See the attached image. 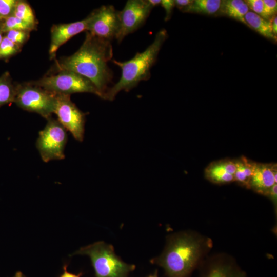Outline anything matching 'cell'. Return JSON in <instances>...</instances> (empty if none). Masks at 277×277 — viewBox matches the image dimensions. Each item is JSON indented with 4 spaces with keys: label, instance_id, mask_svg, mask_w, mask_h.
Returning <instances> with one entry per match:
<instances>
[{
    "label": "cell",
    "instance_id": "cell-1",
    "mask_svg": "<svg viewBox=\"0 0 277 277\" xmlns=\"http://www.w3.org/2000/svg\"><path fill=\"white\" fill-rule=\"evenodd\" d=\"M113 56L110 41L96 37L86 31L85 40L72 55L56 61L55 71L66 70L89 80L104 99L112 73L107 65Z\"/></svg>",
    "mask_w": 277,
    "mask_h": 277
},
{
    "label": "cell",
    "instance_id": "cell-2",
    "mask_svg": "<svg viewBox=\"0 0 277 277\" xmlns=\"http://www.w3.org/2000/svg\"><path fill=\"white\" fill-rule=\"evenodd\" d=\"M205 242L192 234H174L168 239L163 253L150 262L162 267L167 277H189L201 261Z\"/></svg>",
    "mask_w": 277,
    "mask_h": 277
},
{
    "label": "cell",
    "instance_id": "cell-3",
    "mask_svg": "<svg viewBox=\"0 0 277 277\" xmlns=\"http://www.w3.org/2000/svg\"><path fill=\"white\" fill-rule=\"evenodd\" d=\"M168 37L167 31L162 29L156 34L154 41L142 52H137L132 58L125 62L113 60L120 67L121 76L118 82L108 88L104 99L112 101L121 90L128 91L142 81L150 77V69L155 62L163 44Z\"/></svg>",
    "mask_w": 277,
    "mask_h": 277
},
{
    "label": "cell",
    "instance_id": "cell-4",
    "mask_svg": "<svg viewBox=\"0 0 277 277\" xmlns=\"http://www.w3.org/2000/svg\"><path fill=\"white\" fill-rule=\"evenodd\" d=\"M73 254L90 258L95 277H129L136 268L135 265L123 261L115 253L113 246L103 241L83 247Z\"/></svg>",
    "mask_w": 277,
    "mask_h": 277
},
{
    "label": "cell",
    "instance_id": "cell-5",
    "mask_svg": "<svg viewBox=\"0 0 277 277\" xmlns=\"http://www.w3.org/2000/svg\"><path fill=\"white\" fill-rule=\"evenodd\" d=\"M30 82L54 94L70 95L75 93H91L101 97L94 85L88 78L71 71L62 70Z\"/></svg>",
    "mask_w": 277,
    "mask_h": 277
},
{
    "label": "cell",
    "instance_id": "cell-6",
    "mask_svg": "<svg viewBox=\"0 0 277 277\" xmlns=\"http://www.w3.org/2000/svg\"><path fill=\"white\" fill-rule=\"evenodd\" d=\"M14 103L22 109L36 113L47 120L54 113L56 94L29 82L17 84Z\"/></svg>",
    "mask_w": 277,
    "mask_h": 277
},
{
    "label": "cell",
    "instance_id": "cell-7",
    "mask_svg": "<svg viewBox=\"0 0 277 277\" xmlns=\"http://www.w3.org/2000/svg\"><path fill=\"white\" fill-rule=\"evenodd\" d=\"M66 131L57 120L52 117L47 120L36 142V148L44 162L64 159V150L67 141Z\"/></svg>",
    "mask_w": 277,
    "mask_h": 277
},
{
    "label": "cell",
    "instance_id": "cell-8",
    "mask_svg": "<svg viewBox=\"0 0 277 277\" xmlns=\"http://www.w3.org/2000/svg\"><path fill=\"white\" fill-rule=\"evenodd\" d=\"M56 94L54 113L57 121L69 131L73 137L83 141L85 132V114L81 111L70 98V95Z\"/></svg>",
    "mask_w": 277,
    "mask_h": 277
},
{
    "label": "cell",
    "instance_id": "cell-9",
    "mask_svg": "<svg viewBox=\"0 0 277 277\" xmlns=\"http://www.w3.org/2000/svg\"><path fill=\"white\" fill-rule=\"evenodd\" d=\"M152 9L146 0H129L123 9L118 11L119 28L115 36L117 42L141 27Z\"/></svg>",
    "mask_w": 277,
    "mask_h": 277
},
{
    "label": "cell",
    "instance_id": "cell-10",
    "mask_svg": "<svg viewBox=\"0 0 277 277\" xmlns=\"http://www.w3.org/2000/svg\"><path fill=\"white\" fill-rule=\"evenodd\" d=\"M87 31L98 38L111 41L119 28L118 11L111 5L103 6L90 14Z\"/></svg>",
    "mask_w": 277,
    "mask_h": 277
},
{
    "label": "cell",
    "instance_id": "cell-11",
    "mask_svg": "<svg viewBox=\"0 0 277 277\" xmlns=\"http://www.w3.org/2000/svg\"><path fill=\"white\" fill-rule=\"evenodd\" d=\"M89 15L83 20L73 23L53 25L51 28V42L49 49L50 59L54 58L58 48L73 36L87 31Z\"/></svg>",
    "mask_w": 277,
    "mask_h": 277
},
{
    "label": "cell",
    "instance_id": "cell-12",
    "mask_svg": "<svg viewBox=\"0 0 277 277\" xmlns=\"http://www.w3.org/2000/svg\"><path fill=\"white\" fill-rule=\"evenodd\" d=\"M276 163H257L249 183V189L266 195L271 187L276 184Z\"/></svg>",
    "mask_w": 277,
    "mask_h": 277
},
{
    "label": "cell",
    "instance_id": "cell-13",
    "mask_svg": "<svg viewBox=\"0 0 277 277\" xmlns=\"http://www.w3.org/2000/svg\"><path fill=\"white\" fill-rule=\"evenodd\" d=\"M236 170L235 159H223L211 162L206 167L205 176L216 184H226L234 182Z\"/></svg>",
    "mask_w": 277,
    "mask_h": 277
},
{
    "label": "cell",
    "instance_id": "cell-14",
    "mask_svg": "<svg viewBox=\"0 0 277 277\" xmlns=\"http://www.w3.org/2000/svg\"><path fill=\"white\" fill-rule=\"evenodd\" d=\"M201 277H247L246 273L234 263L218 259L204 266Z\"/></svg>",
    "mask_w": 277,
    "mask_h": 277
},
{
    "label": "cell",
    "instance_id": "cell-15",
    "mask_svg": "<svg viewBox=\"0 0 277 277\" xmlns=\"http://www.w3.org/2000/svg\"><path fill=\"white\" fill-rule=\"evenodd\" d=\"M235 160L236 170L234 174V182L247 188H249L250 181L257 162L244 156H241Z\"/></svg>",
    "mask_w": 277,
    "mask_h": 277
},
{
    "label": "cell",
    "instance_id": "cell-16",
    "mask_svg": "<svg viewBox=\"0 0 277 277\" xmlns=\"http://www.w3.org/2000/svg\"><path fill=\"white\" fill-rule=\"evenodd\" d=\"M219 14L227 16L246 24L244 17L249 11L245 2L242 0L222 1Z\"/></svg>",
    "mask_w": 277,
    "mask_h": 277
},
{
    "label": "cell",
    "instance_id": "cell-17",
    "mask_svg": "<svg viewBox=\"0 0 277 277\" xmlns=\"http://www.w3.org/2000/svg\"><path fill=\"white\" fill-rule=\"evenodd\" d=\"M244 20L248 25L262 36L276 41L272 31L271 21L267 20L252 11H248L245 15Z\"/></svg>",
    "mask_w": 277,
    "mask_h": 277
},
{
    "label": "cell",
    "instance_id": "cell-18",
    "mask_svg": "<svg viewBox=\"0 0 277 277\" xmlns=\"http://www.w3.org/2000/svg\"><path fill=\"white\" fill-rule=\"evenodd\" d=\"M17 84L13 82L10 73L6 71L0 76V108L4 105L14 102Z\"/></svg>",
    "mask_w": 277,
    "mask_h": 277
},
{
    "label": "cell",
    "instance_id": "cell-19",
    "mask_svg": "<svg viewBox=\"0 0 277 277\" xmlns=\"http://www.w3.org/2000/svg\"><path fill=\"white\" fill-rule=\"evenodd\" d=\"M222 1L195 0L181 11L184 12L213 15L218 12Z\"/></svg>",
    "mask_w": 277,
    "mask_h": 277
},
{
    "label": "cell",
    "instance_id": "cell-20",
    "mask_svg": "<svg viewBox=\"0 0 277 277\" xmlns=\"http://www.w3.org/2000/svg\"><path fill=\"white\" fill-rule=\"evenodd\" d=\"M4 33L12 30H26L31 32L36 29L37 26L27 23L14 15L2 19L1 22Z\"/></svg>",
    "mask_w": 277,
    "mask_h": 277
},
{
    "label": "cell",
    "instance_id": "cell-21",
    "mask_svg": "<svg viewBox=\"0 0 277 277\" xmlns=\"http://www.w3.org/2000/svg\"><path fill=\"white\" fill-rule=\"evenodd\" d=\"M13 15L30 24L36 26L38 24L33 10L27 1L18 0Z\"/></svg>",
    "mask_w": 277,
    "mask_h": 277
},
{
    "label": "cell",
    "instance_id": "cell-22",
    "mask_svg": "<svg viewBox=\"0 0 277 277\" xmlns=\"http://www.w3.org/2000/svg\"><path fill=\"white\" fill-rule=\"evenodd\" d=\"M21 48L4 35L0 43V60H7L9 59L19 52Z\"/></svg>",
    "mask_w": 277,
    "mask_h": 277
},
{
    "label": "cell",
    "instance_id": "cell-23",
    "mask_svg": "<svg viewBox=\"0 0 277 277\" xmlns=\"http://www.w3.org/2000/svg\"><path fill=\"white\" fill-rule=\"evenodd\" d=\"M30 31L26 30H12L4 33V36L21 48L30 37Z\"/></svg>",
    "mask_w": 277,
    "mask_h": 277
},
{
    "label": "cell",
    "instance_id": "cell-24",
    "mask_svg": "<svg viewBox=\"0 0 277 277\" xmlns=\"http://www.w3.org/2000/svg\"><path fill=\"white\" fill-rule=\"evenodd\" d=\"M18 0H0V18H7L14 15Z\"/></svg>",
    "mask_w": 277,
    "mask_h": 277
},
{
    "label": "cell",
    "instance_id": "cell-25",
    "mask_svg": "<svg viewBox=\"0 0 277 277\" xmlns=\"http://www.w3.org/2000/svg\"><path fill=\"white\" fill-rule=\"evenodd\" d=\"M244 2L252 12L266 19L263 0H247Z\"/></svg>",
    "mask_w": 277,
    "mask_h": 277
},
{
    "label": "cell",
    "instance_id": "cell-26",
    "mask_svg": "<svg viewBox=\"0 0 277 277\" xmlns=\"http://www.w3.org/2000/svg\"><path fill=\"white\" fill-rule=\"evenodd\" d=\"M266 19L271 21L277 11V1L275 0H263Z\"/></svg>",
    "mask_w": 277,
    "mask_h": 277
},
{
    "label": "cell",
    "instance_id": "cell-27",
    "mask_svg": "<svg viewBox=\"0 0 277 277\" xmlns=\"http://www.w3.org/2000/svg\"><path fill=\"white\" fill-rule=\"evenodd\" d=\"M161 5L164 9L166 12L165 20L168 21L172 15L173 9L175 7L174 1L173 0H162Z\"/></svg>",
    "mask_w": 277,
    "mask_h": 277
},
{
    "label": "cell",
    "instance_id": "cell-28",
    "mask_svg": "<svg viewBox=\"0 0 277 277\" xmlns=\"http://www.w3.org/2000/svg\"><path fill=\"white\" fill-rule=\"evenodd\" d=\"M266 195L270 197L274 204L276 205V184L271 187Z\"/></svg>",
    "mask_w": 277,
    "mask_h": 277
},
{
    "label": "cell",
    "instance_id": "cell-29",
    "mask_svg": "<svg viewBox=\"0 0 277 277\" xmlns=\"http://www.w3.org/2000/svg\"><path fill=\"white\" fill-rule=\"evenodd\" d=\"M193 2L192 0H175L174 1L175 6L180 10L190 5Z\"/></svg>",
    "mask_w": 277,
    "mask_h": 277
},
{
    "label": "cell",
    "instance_id": "cell-30",
    "mask_svg": "<svg viewBox=\"0 0 277 277\" xmlns=\"http://www.w3.org/2000/svg\"><path fill=\"white\" fill-rule=\"evenodd\" d=\"M64 271L63 273L60 276V277H80L81 273L78 274H75L73 273H70L67 271L66 266L64 267Z\"/></svg>",
    "mask_w": 277,
    "mask_h": 277
},
{
    "label": "cell",
    "instance_id": "cell-31",
    "mask_svg": "<svg viewBox=\"0 0 277 277\" xmlns=\"http://www.w3.org/2000/svg\"><path fill=\"white\" fill-rule=\"evenodd\" d=\"M149 6L153 9L154 7L157 6L161 3V0H146Z\"/></svg>",
    "mask_w": 277,
    "mask_h": 277
},
{
    "label": "cell",
    "instance_id": "cell-32",
    "mask_svg": "<svg viewBox=\"0 0 277 277\" xmlns=\"http://www.w3.org/2000/svg\"><path fill=\"white\" fill-rule=\"evenodd\" d=\"M272 23V31L273 34L276 36L277 34V18L276 17H274L272 21H271Z\"/></svg>",
    "mask_w": 277,
    "mask_h": 277
},
{
    "label": "cell",
    "instance_id": "cell-33",
    "mask_svg": "<svg viewBox=\"0 0 277 277\" xmlns=\"http://www.w3.org/2000/svg\"><path fill=\"white\" fill-rule=\"evenodd\" d=\"M1 22H0V43H1L3 38L4 37V33H3V32L2 31V30Z\"/></svg>",
    "mask_w": 277,
    "mask_h": 277
},
{
    "label": "cell",
    "instance_id": "cell-34",
    "mask_svg": "<svg viewBox=\"0 0 277 277\" xmlns=\"http://www.w3.org/2000/svg\"><path fill=\"white\" fill-rule=\"evenodd\" d=\"M147 277H158L157 270H156L153 274L149 275Z\"/></svg>",
    "mask_w": 277,
    "mask_h": 277
},
{
    "label": "cell",
    "instance_id": "cell-35",
    "mask_svg": "<svg viewBox=\"0 0 277 277\" xmlns=\"http://www.w3.org/2000/svg\"><path fill=\"white\" fill-rule=\"evenodd\" d=\"M14 277H25L24 275L20 272H18Z\"/></svg>",
    "mask_w": 277,
    "mask_h": 277
},
{
    "label": "cell",
    "instance_id": "cell-36",
    "mask_svg": "<svg viewBox=\"0 0 277 277\" xmlns=\"http://www.w3.org/2000/svg\"><path fill=\"white\" fill-rule=\"evenodd\" d=\"M2 20V19L0 18V22H1Z\"/></svg>",
    "mask_w": 277,
    "mask_h": 277
}]
</instances>
